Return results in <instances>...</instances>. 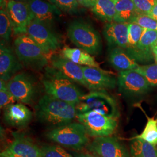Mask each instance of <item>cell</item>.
Listing matches in <instances>:
<instances>
[{
	"instance_id": "6da1fadb",
	"label": "cell",
	"mask_w": 157,
	"mask_h": 157,
	"mask_svg": "<svg viewBox=\"0 0 157 157\" xmlns=\"http://www.w3.org/2000/svg\"><path fill=\"white\" fill-rule=\"evenodd\" d=\"M36 118L52 129L73 122L78 112L76 105L45 94L35 107Z\"/></svg>"
},
{
	"instance_id": "7a4b0ae2",
	"label": "cell",
	"mask_w": 157,
	"mask_h": 157,
	"mask_svg": "<svg viewBox=\"0 0 157 157\" xmlns=\"http://www.w3.org/2000/svg\"><path fill=\"white\" fill-rule=\"evenodd\" d=\"M42 83L46 94L76 106L84 95L76 83L51 66L45 67Z\"/></svg>"
},
{
	"instance_id": "3957f363",
	"label": "cell",
	"mask_w": 157,
	"mask_h": 157,
	"mask_svg": "<svg viewBox=\"0 0 157 157\" xmlns=\"http://www.w3.org/2000/svg\"><path fill=\"white\" fill-rule=\"evenodd\" d=\"M67 36L74 45L91 56L101 52L100 35L89 23L82 20L72 22L67 26Z\"/></svg>"
},
{
	"instance_id": "277c9868",
	"label": "cell",
	"mask_w": 157,
	"mask_h": 157,
	"mask_svg": "<svg viewBox=\"0 0 157 157\" xmlns=\"http://www.w3.org/2000/svg\"><path fill=\"white\" fill-rule=\"evenodd\" d=\"M76 107L78 113L94 111L109 118L120 116L117 101L105 90L91 91L82 97Z\"/></svg>"
},
{
	"instance_id": "5b68a950",
	"label": "cell",
	"mask_w": 157,
	"mask_h": 157,
	"mask_svg": "<svg viewBox=\"0 0 157 157\" xmlns=\"http://www.w3.org/2000/svg\"><path fill=\"white\" fill-rule=\"evenodd\" d=\"M46 136L52 142L78 151L89 143V136L86 129L79 122H72L52 129L47 133Z\"/></svg>"
},
{
	"instance_id": "8992f818",
	"label": "cell",
	"mask_w": 157,
	"mask_h": 157,
	"mask_svg": "<svg viewBox=\"0 0 157 157\" xmlns=\"http://www.w3.org/2000/svg\"><path fill=\"white\" fill-rule=\"evenodd\" d=\"M14 51L23 67L40 71L48 63V56L26 34L15 39Z\"/></svg>"
},
{
	"instance_id": "52a82bcc",
	"label": "cell",
	"mask_w": 157,
	"mask_h": 157,
	"mask_svg": "<svg viewBox=\"0 0 157 157\" xmlns=\"http://www.w3.org/2000/svg\"><path fill=\"white\" fill-rule=\"evenodd\" d=\"M76 119L92 137L109 136L114 133L118 126L117 119L109 118L94 111L78 113Z\"/></svg>"
},
{
	"instance_id": "ba28073f",
	"label": "cell",
	"mask_w": 157,
	"mask_h": 157,
	"mask_svg": "<svg viewBox=\"0 0 157 157\" xmlns=\"http://www.w3.org/2000/svg\"><path fill=\"white\" fill-rule=\"evenodd\" d=\"M7 87L18 102L32 105L38 95V88L36 80L28 73L20 72L12 77Z\"/></svg>"
},
{
	"instance_id": "9c48e42d",
	"label": "cell",
	"mask_w": 157,
	"mask_h": 157,
	"mask_svg": "<svg viewBox=\"0 0 157 157\" xmlns=\"http://www.w3.org/2000/svg\"><path fill=\"white\" fill-rule=\"evenodd\" d=\"M26 34L39 45L48 56L61 46L60 36L50 26L35 19L29 25Z\"/></svg>"
},
{
	"instance_id": "30bf717a",
	"label": "cell",
	"mask_w": 157,
	"mask_h": 157,
	"mask_svg": "<svg viewBox=\"0 0 157 157\" xmlns=\"http://www.w3.org/2000/svg\"><path fill=\"white\" fill-rule=\"evenodd\" d=\"M86 148L90 153L98 157H130L126 147L114 137H96Z\"/></svg>"
},
{
	"instance_id": "8fae6325",
	"label": "cell",
	"mask_w": 157,
	"mask_h": 157,
	"mask_svg": "<svg viewBox=\"0 0 157 157\" xmlns=\"http://www.w3.org/2000/svg\"><path fill=\"white\" fill-rule=\"evenodd\" d=\"M119 90L128 95H139L147 93L151 86L146 78L135 70L120 72L118 78Z\"/></svg>"
},
{
	"instance_id": "7c38bea8",
	"label": "cell",
	"mask_w": 157,
	"mask_h": 157,
	"mask_svg": "<svg viewBox=\"0 0 157 157\" xmlns=\"http://www.w3.org/2000/svg\"><path fill=\"white\" fill-rule=\"evenodd\" d=\"M6 10L11 17L14 34L19 36L26 33L29 25L34 20L28 3L8 0Z\"/></svg>"
},
{
	"instance_id": "4fadbf2b",
	"label": "cell",
	"mask_w": 157,
	"mask_h": 157,
	"mask_svg": "<svg viewBox=\"0 0 157 157\" xmlns=\"http://www.w3.org/2000/svg\"><path fill=\"white\" fill-rule=\"evenodd\" d=\"M84 78L90 91L113 89L117 83L116 78L110 72L100 67L82 66Z\"/></svg>"
},
{
	"instance_id": "5bb4252c",
	"label": "cell",
	"mask_w": 157,
	"mask_h": 157,
	"mask_svg": "<svg viewBox=\"0 0 157 157\" xmlns=\"http://www.w3.org/2000/svg\"><path fill=\"white\" fill-rule=\"evenodd\" d=\"M14 139L0 156L3 157H40V148L22 134L13 133Z\"/></svg>"
},
{
	"instance_id": "9a60e30c",
	"label": "cell",
	"mask_w": 157,
	"mask_h": 157,
	"mask_svg": "<svg viewBox=\"0 0 157 157\" xmlns=\"http://www.w3.org/2000/svg\"><path fill=\"white\" fill-rule=\"evenodd\" d=\"M157 39V31L144 29L137 45L132 49L126 51L136 62H151L154 58L152 48L155 45Z\"/></svg>"
},
{
	"instance_id": "2e32d148",
	"label": "cell",
	"mask_w": 157,
	"mask_h": 157,
	"mask_svg": "<svg viewBox=\"0 0 157 157\" xmlns=\"http://www.w3.org/2000/svg\"><path fill=\"white\" fill-rule=\"evenodd\" d=\"M23 65L19 60L15 51L1 43L0 46V79L8 82L22 70Z\"/></svg>"
},
{
	"instance_id": "e0dca14e",
	"label": "cell",
	"mask_w": 157,
	"mask_h": 157,
	"mask_svg": "<svg viewBox=\"0 0 157 157\" xmlns=\"http://www.w3.org/2000/svg\"><path fill=\"white\" fill-rule=\"evenodd\" d=\"M34 19L50 26L61 16V11L47 0H29L28 2Z\"/></svg>"
},
{
	"instance_id": "ac0fdd59",
	"label": "cell",
	"mask_w": 157,
	"mask_h": 157,
	"mask_svg": "<svg viewBox=\"0 0 157 157\" xmlns=\"http://www.w3.org/2000/svg\"><path fill=\"white\" fill-rule=\"evenodd\" d=\"M50 61L51 67L59 71L75 83L87 88L82 66L75 63L62 56H52L51 57Z\"/></svg>"
},
{
	"instance_id": "d6986e66",
	"label": "cell",
	"mask_w": 157,
	"mask_h": 157,
	"mask_svg": "<svg viewBox=\"0 0 157 157\" xmlns=\"http://www.w3.org/2000/svg\"><path fill=\"white\" fill-rule=\"evenodd\" d=\"M32 117V111L22 103H14L4 109V119L6 124L12 127H26L31 122Z\"/></svg>"
},
{
	"instance_id": "ffe728a7",
	"label": "cell",
	"mask_w": 157,
	"mask_h": 157,
	"mask_svg": "<svg viewBox=\"0 0 157 157\" xmlns=\"http://www.w3.org/2000/svg\"><path fill=\"white\" fill-rule=\"evenodd\" d=\"M128 23H107L103 30V34L109 45L124 50L128 47Z\"/></svg>"
},
{
	"instance_id": "44dd1931",
	"label": "cell",
	"mask_w": 157,
	"mask_h": 157,
	"mask_svg": "<svg viewBox=\"0 0 157 157\" xmlns=\"http://www.w3.org/2000/svg\"><path fill=\"white\" fill-rule=\"evenodd\" d=\"M108 61L113 67L120 72L135 70L139 67L126 51L120 47H114L110 51Z\"/></svg>"
},
{
	"instance_id": "7402d4cb",
	"label": "cell",
	"mask_w": 157,
	"mask_h": 157,
	"mask_svg": "<svg viewBox=\"0 0 157 157\" xmlns=\"http://www.w3.org/2000/svg\"><path fill=\"white\" fill-rule=\"evenodd\" d=\"M61 53L62 56L78 65L100 67L99 63L93 56L80 48L65 47Z\"/></svg>"
},
{
	"instance_id": "603a6c76",
	"label": "cell",
	"mask_w": 157,
	"mask_h": 157,
	"mask_svg": "<svg viewBox=\"0 0 157 157\" xmlns=\"http://www.w3.org/2000/svg\"><path fill=\"white\" fill-rule=\"evenodd\" d=\"M117 0H95L91 11L95 17L105 22H113Z\"/></svg>"
},
{
	"instance_id": "cb8c5ba5",
	"label": "cell",
	"mask_w": 157,
	"mask_h": 157,
	"mask_svg": "<svg viewBox=\"0 0 157 157\" xmlns=\"http://www.w3.org/2000/svg\"><path fill=\"white\" fill-rule=\"evenodd\" d=\"M115 10L113 19V22H132L138 15L133 0H117Z\"/></svg>"
},
{
	"instance_id": "d4e9b609",
	"label": "cell",
	"mask_w": 157,
	"mask_h": 157,
	"mask_svg": "<svg viewBox=\"0 0 157 157\" xmlns=\"http://www.w3.org/2000/svg\"><path fill=\"white\" fill-rule=\"evenodd\" d=\"M130 157H157V148L147 141L134 137L130 143Z\"/></svg>"
},
{
	"instance_id": "484cf974",
	"label": "cell",
	"mask_w": 157,
	"mask_h": 157,
	"mask_svg": "<svg viewBox=\"0 0 157 157\" xmlns=\"http://www.w3.org/2000/svg\"><path fill=\"white\" fill-rule=\"evenodd\" d=\"M13 32V25L11 17L6 10L1 9L0 11V36L1 42L7 43L11 39Z\"/></svg>"
},
{
	"instance_id": "4316f807",
	"label": "cell",
	"mask_w": 157,
	"mask_h": 157,
	"mask_svg": "<svg viewBox=\"0 0 157 157\" xmlns=\"http://www.w3.org/2000/svg\"><path fill=\"white\" fill-rule=\"evenodd\" d=\"M147 122L146 127L140 135L135 136V138L141 139L154 146L157 144V119L150 118L146 115Z\"/></svg>"
},
{
	"instance_id": "83f0119b",
	"label": "cell",
	"mask_w": 157,
	"mask_h": 157,
	"mask_svg": "<svg viewBox=\"0 0 157 157\" xmlns=\"http://www.w3.org/2000/svg\"><path fill=\"white\" fill-rule=\"evenodd\" d=\"M40 157H74L58 145L46 144L40 147Z\"/></svg>"
},
{
	"instance_id": "f1b7e54d",
	"label": "cell",
	"mask_w": 157,
	"mask_h": 157,
	"mask_svg": "<svg viewBox=\"0 0 157 157\" xmlns=\"http://www.w3.org/2000/svg\"><path fill=\"white\" fill-rule=\"evenodd\" d=\"M135 71L142 75L151 86H157V63L139 66Z\"/></svg>"
},
{
	"instance_id": "f546056e",
	"label": "cell",
	"mask_w": 157,
	"mask_h": 157,
	"mask_svg": "<svg viewBox=\"0 0 157 157\" xmlns=\"http://www.w3.org/2000/svg\"><path fill=\"white\" fill-rule=\"evenodd\" d=\"M144 28L141 27L136 23H129V33H128V47L125 50H128L135 48L137 45L140 39Z\"/></svg>"
},
{
	"instance_id": "4dcf8cb0",
	"label": "cell",
	"mask_w": 157,
	"mask_h": 157,
	"mask_svg": "<svg viewBox=\"0 0 157 157\" xmlns=\"http://www.w3.org/2000/svg\"><path fill=\"white\" fill-rule=\"evenodd\" d=\"M61 11L69 14H76L79 10V6L77 0H50Z\"/></svg>"
},
{
	"instance_id": "1f68e13d",
	"label": "cell",
	"mask_w": 157,
	"mask_h": 157,
	"mask_svg": "<svg viewBox=\"0 0 157 157\" xmlns=\"http://www.w3.org/2000/svg\"><path fill=\"white\" fill-rule=\"evenodd\" d=\"M17 102L7 87V82L0 80V107L5 108Z\"/></svg>"
},
{
	"instance_id": "d6a6232c",
	"label": "cell",
	"mask_w": 157,
	"mask_h": 157,
	"mask_svg": "<svg viewBox=\"0 0 157 157\" xmlns=\"http://www.w3.org/2000/svg\"><path fill=\"white\" fill-rule=\"evenodd\" d=\"M138 15L148 16L157 0H133Z\"/></svg>"
},
{
	"instance_id": "836d02e7",
	"label": "cell",
	"mask_w": 157,
	"mask_h": 157,
	"mask_svg": "<svg viewBox=\"0 0 157 157\" xmlns=\"http://www.w3.org/2000/svg\"><path fill=\"white\" fill-rule=\"evenodd\" d=\"M143 28L157 31V21L151 17L143 15H137L133 21Z\"/></svg>"
},
{
	"instance_id": "e575fe53",
	"label": "cell",
	"mask_w": 157,
	"mask_h": 157,
	"mask_svg": "<svg viewBox=\"0 0 157 157\" xmlns=\"http://www.w3.org/2000/svg\"><path fill=\"white\" fill-rule=\"evenodd\" d=\"M78 4L82 6L92 8L95 3V0H77Z\"/></svg>"
},
{
	"instance_id": "d590c367",
	"label": "cell",
	"mask_w": 157,
	"mask_h": 157,
	"mask_svg": "<svg viewBox=\"0 0 157 157\" xmlns=\"http://www.w3.org/2000/svg\"><path fill=\"white\" fill-rule=\"evenodd\" d=\"M148 16L157 21V0L155 6H154V7L152 8L151 11L150 12Z\"/></svg>"
},
{
	"instance_id": "8d00e7d4",
	"label": "cell",
	"mask_w": 157,
	"mask_h": 157,
	"mask_svg": "<svg viewBox=\"0 0 157 157\" xmlns=\"http://www.w3.org/2000/svg\"><path fill=\"white\" fill-rule=\"evenodd\" d=\"M74 157H98L91 153H87V152H79V153H75Z\"/></svg>"
},
{
	"instance_id": "74e56055",
	"label": "cell",
	"mask_w": 157,
	"mask_h": 157,
	"mask_svg": "<svg viewBox=\"0 0 157 157\" xmlns=\"http://www.w3.org/2000/svg\"><path fill=\"white\" fill-rule=\"evenodd\" d=\"M152 53L154 55V59L157 63V44H155L152 48Z\"/></svg>"
},
{
	"instance_id": "f35d334b",
	"label": "cell",
	"mask_w": 157,
	"mask_h": 157,
	"mask_svg": "<svg viewBox=\"0 0 157 157\" xmlns=\"http://www.w3.org/2000/svg\"><path fill=\"white\" fill-rule=\"evenodd\" d=\"M14 1H19V2H23L28 3L29 0H14Z\"/></svg>"
},
{
	"instance_id": "ab89813d",
	"label": "cell",
	"mask_w": 157,
	"mask_h": 157,
	"mask_svg": "<svg viewBox=\"0 0 157 157\" xmlns=\"http://www.w3.org/2000/svg\"><path fill=\"white\" fill-rule=\"evenodd\" d=\"M155 44H157V41H156V43H155Z\"/></svg>"
},
{
	"instance_id": "60d3db41",
	"label": "cell",
	"mask_w": 157,
	"mask_h": 157,
	"mask_svg": "<svg viewBox=\"0 0 157 157\" xmlns=\"http://www.w3.org/2000/svg\"><path fill=\"white\" fill-rule=\"evenodd\" d=\"M0 157H2V156H0Z\"/></svg>"
}]
</instances>
